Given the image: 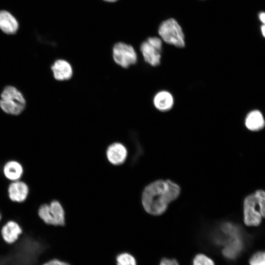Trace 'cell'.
Wrapping results in <instances>:
<instances>
[{"label": "cell", "mask_w": 265, "mask_h": 265, "mask_svg": "<svg viewBox=\"0 0 265 265\" xmlns=\"http://www.w3.org/2000/svg\"><path fill=\"white\" fill-rule=\"evenodd\" d=\"M223 246L222 250L223 255L228 259H235L243 249V236L230 239Z\"/></svg>", "instance_id": "cell-14"}, {"label": "cell", "mask_w": 265, "mask_h": 265, "mask_svg": "<svg viewBox=\"0 0 265 265\" xmlns=\"http://www.w3.org/2000/svg\"><path fill=\"white\" fill-rule=\"evenodd\" d=\"M192 265H215L213 260L208 256L200 253L194 257Z\"/></svg>", "instance_id": "cell-19"}, {"label": "cell", "mask_w": 265, "mask_h": 265, "mask_svg": "<svg viewBox=\"0 0 265 265\" xmlns=\"http://www.w3.org/2000/svg\"><path fill=\"white\" fill-rule=\"evenodd\" d=\"M54 78L58 81L70 80L73 74L71 64L66 60L59 59L54 61L51 66Z\"/></svg>", "instance_id": "cell-9"}, {"label": "cell", "mask_w": 265, "mask_h": 265, "mask_svg": "<svg viewBox=\"0 0 265 265\" xmlns=\"http://www.w3.org/2000/svg\"><path fill=\"white\" fill-rule=\"evenodd\" d=\"M1 219V214H0V220Z\"/></svg>", "instance_id": "cell-26"}, {"label": "cell", "mask_w": 265, "mask_h": 265, "mask_svg": "<svg viewBox=\"0 0 265 265\" xmlns=\"http://www.w3.org/2000/svg\"><path fill=\"white\" fill-rule=\"evenodd\" d=\"M158 33L162 41L178 48L185 46V35L178 22L173 18L167 19L160 24Z\"/></svg>", "instance_id": "cell-3"}, {"label": "cell", "mask_w": 265, "mask_h": 265, "mask_svg": "<svg viewBox=\"0 0 265 265\" xmlns=\"http://www.w3.org/2000/svg\"><path fill=\"white\" fill-rule=\"evenodd\" d=\"M260 30L262 36L265 38V25H262L260 26Z\"/></svg>", "instance_id": "cell-24"}, {"label": "cell", "mask_w": 265, "mask_h": 265, "mask_svg": "<svg viewBox=\"0 0 265 265\" xmlns=\"http://www.w3.org/2000/svg\"><path fill=\"white\" fill-rule=\"evenodd\" d=\"M26 104L22 93L13 86H6L1 93L0 107L7 114H20L25 109Z\"/></svg>", "instance_id": "cell-2"}, {"label": "cell", "mask_w": 265, "mask_h": 265, "mask_svg": "<svg viewBox=\"0 0 265 265\" xmlns=\"http://www.w3.org/2000/svg\"><path fill=\"white\" fill-rule=\"evenodd\" d=\"M246 127L252 131L262 130L265 125V121L262 113L257 110L250 111L245 119Z\"/></svg>", "instance_id": "cell-15"}, {"label": "cell", "mask_w": 265, "mask_h": 265, "mask_svg": "<svg viewBox=\"0 0 265 265\" xmlns=\"http://www.w3.org/2000/svg\"><path fill=\"white\" fill-rule=\"evenodd\" d=\"M38 214L46 224L63 226L66 224L65 211L58 200H54L50 204L41 205L38 209Z\"/></svg>", "instance_id": "cell-4"}, {"label": "cell", "mask_w": 265, "mask_h": 265, "mask_svg": "<svg viewBox=\"0 0 265 265\" xmlns=\"http://www.w3.org/2000/svg\"><path fill=\"white\" fill-rule=\"evenodd\" d=\"M258 19L263 25H265V12H260L258 15Z\"/></svg>", "instance_id": "cell-23"}, {"label": "cell", "mask_w": 265, "mask_h": 265, "mask_svg": "<svg viewBox=\"0 0 265 265\" xmlns=\"http://www.w3.org/2000/svg\"><path fill=\"white\" fill-rule=\"evenodd\" d=\"M128 154L126 146L120 142L110 144L106 150V157L108 161L114 165L124 163L127 158Z\"/></svg>", "instance_id": "cell-8"}, {"label": "cell", "mask_w": 265, "mask_h": 265, "mask_svg": "<svg viewBox=\"0 0 265 265\" xmlns=\"http://www.w3.org/2000/svg\"><path fill=\"white\" fill-rule=\"evenodd\" d=\"M104 1H107V2H115L118 0H104Z\"/></svg>", "instance_id": "cell-25"}, {"label": "cell", "mask_w": 265, "mask_h": 265, "mask_svg": "<svg viewBox=\"0 0 265 265\" xmlns=\"http://www.w3.org/2000/svg\"><path fill=\"white\" fill-rule=\"evenodd\" d=\"M19 28L16 18L6 10L0 11V29L7 34L15 33Z\"/></svg>", "instance_id": "cell-13"}, {"label": "cell", "mask_w": 265, "mask_h": 265, "mask_svg": "<svg viewBox=\"0 0 265 265\" xmlns=\"http://www.w3.org/2000/svg\"><path fill=\"white\" fill-rule=\"evenodd\" d=\"M181 193L180 187L167 180H159L147 185L144 189L141 202L145 211L153 215H160L167 210L168 205L175 200Z\"/></svg>", "instance_id": "cell-1"}, {"label": "cell", "mask_w": 265, "mask_h": 265, "mask_svg": "<svg viewBox=\"0 0 265 265\" xmlns=\"http://www.w3.org/2000/svg\"><path fill=\"white\" fill-rule=\"evenodd\" d=\"M250 265H265V252H258L249 261Z\"/></svg>", "instance_id": "cell-20"}, {"label": "cell", "mask_w": 265, "mask_h": 265, "mask_svg": "<svg viewBox=\"0 0 265 265\" xmlns=\"http://www.w3.org/2000/svg\"><path fill=\"white\" fill-rule=\"evenodd\" d=\"M42 265H71L69 263L61 260L54 258L51 259L44 263Z\"/></svg>", "instance_id": "cell-21"}, {"label": "cell", "mask_w": 265, "mask_h": 265, "mask_svg": "<svg viewBox=\"0 0 265 265\" xmlns=\"http://www.w3.org/2000/svg\"><path fill=\"white\" fill-rule=\"evenodd\" d=\"M112 52L115 63L123 68L129 67L135 64L137 61V55L134 48L125 43H116Z\"/></svg>", "instance_id": "cell-6"}, {"label": "cell", "mask_w": 265, "mask_h": 265, "mask_svg": "<svg viewBox=\"0 0 265 265\" xmlns=\"http://www.w3.org/2000/svg\"><path fill=\"white\" fill-rule=\"evenodd\" d=\"M260 212L254 194L246 196L243 201V220L248 226H257L262 221Z\"/></svg>", "instance_id": "cell-7"}, {"label": "cell", "mask_w": 265, "mask_h": 265, "mask_svg": "<svg viewBox=\"0 0 265 265\" xmlns=\"http://www.w3.org/2000/svg\"><path fill=\"white\" fill-rule=\"evenodd\" d=\"M159 265H179L177 261L173 259L164 258L162 259Z\"/></svg>", "instance_id": "cell-22"}, {"label": "cell", "mask_w": 265, "mask_h": 265, "mask_svg": "<svg viewBox=\"0 0 265 265\" xmlns=\"http://www.w3.org/2000/svg\"><path fill=\"white\" fill-rule=\"evenodd\" d=\"M154 107L161 112H166L172 109L174 104L173 95L168 91L160 90L154 96Z\"/></svg>", "instance_id": "cell-12"}, {"label": "cell", "mask_w": 265, "mask_h": 265, "mask_svg": "<svg viewBox=\"0 0 265 265\" xmlns=\"http://www.w3.org/2000/svg\"><path fill=\"white\" fill-rule=\"evenodd\" d=\"M260 212L263 217H265V191L258 190L254 193Z\"/></svg>", "instance_id": "cell-18"}, {"label": "cell", "mask_w": 265, "mask_h": 265, "mask_svg": "<svg viewBox=\"0 0 265 265\" xmlns=\"http://www.w3.org/2000/svg\"><path fill=\"white\" fill-rule=\"evenodd\" d=\"M23 229L16 221L10 220L0 229V234L5 242L8 244L15 243L23 234Z\"/></svg>", "instance_id": "cell-10"}, {"label": "cell", "mask_w": 265, "mask_h": 265, "mask_svg": "<svg viewBox=\"0 0 265 265\" xmlns=\"http://www.w3.org/2000/svg\"><path fill=\"white\" fill-rule=\"evenodd\" d=\"M116 265H137L134 257L128 252L118 253L115 257Z\"/></svg>", "instance_id": "cell-17"}, {"label": "cell", "mask_w": 265, "mask_h": 265, "mask_svg": "<svg viewBox=\"0 0 265 265\" xmlns=\"http://www.w3.org/2000/svg\"><path fill=\"white\" fill-rule=\"evenodd\" d=\"M3 171L5 177L12 181L19 180L24 172L22 165L16 160L7 161L4 165Z\"/></svg>", "instance_id": "cell-16"}, {"label": "cell", "mask_w": 265, "mask_h": 265, "mask_svg": "<svg viewBox=\"0 0 265 265\" xmlns=\"http://www.w3.org/2000/svg\"><path fill=\"white\" fill-rule=\"evenodd\" d=\"M162 41L158 37H150L143 41L140 50L145 62L152 66H158L161 58Z\"/></svg>", "instance_id": "cell-5"}, {"label": "cell", "mask_w": 265, "mask_h": 265, "mask_svg": "<svg viewBox=\"0 0 265 265\" xmlns=\"http://www.w3.org/2000/svg\"><path fill=\"white\" fill-rule=\"evenodd\" d=\"M29 188L26 183L17 180L13 181L8 188V196L10 199L15 202H22L27 198Z\"/></svg>", "instance_id": "cell-11"}]
</instances>
